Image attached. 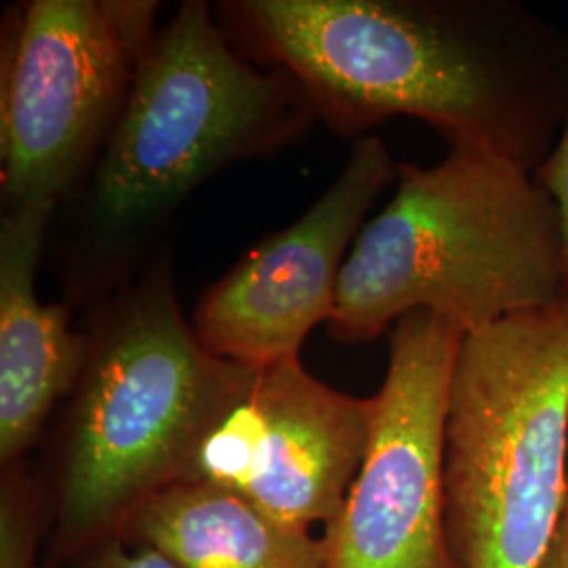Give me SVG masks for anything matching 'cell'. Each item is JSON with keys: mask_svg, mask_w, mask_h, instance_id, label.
<instances>
[{"mask_svg": "<svg viewBox=\"0 0 568 568\" xmlns=\"http://www.w3.org/2000/svg\"><path fill=\"white\" fill-rule=\"evenodd\" d=\"M312 116L286 72L255 68L206 2H182L143 53L102 148L93 217L108 234H133L220 169L288 142Z\"/></svg>", "mask_w": 568, "mask_h": 568, "instance_id": "cell-5", "label": "cell"}, {"mask_svg": "<svg viewBox=\"0 0 568 568\" xmlns=\"http://www.w3.org/2000/svg\"><path fill=\"white\" fill-rule=\"evenodd\" d=\"M253 368L215 356L166 276L124 293L87 337L61 436L55 549L81 556L182 483L204 434Z\"/></svg>", "mask_w": 568, "mask_h": 568, "instance_id": "cell-3", "label": "cell"}, {"mask_svg": "<svg viewBox=\"0 0 568 568\" xmlns=\"http://www.w3.org/2000/svg\"><path fill=\"white\" fill-rule=\"evenodd\" d=\"M539 568H568V497L560 525L556 528V535Z\"/></svg>", "mask_w": 568, "mask_h": 568, "instance_id": "cell-15", "label": "cell"}, {"mask_svg": "<svg viewBox=\"0 0 568 568\" xmlns=\"http://www.w3.org/2000/svg\"><path fill=\"white\" fill-rule=\"evenodd\" d=\"M373 417L375 396L326 386L300 356L253 368L183 480L236 493L286 528L325 530L363 466Z\"/></svg>", "mask_w": 568, "mask_h": 568, "instance_id": "cell-8", "label": "cell"}, {"mask_svg": "<svg viewBox=\"0 0 568 568\" xmlns=\"http://www.w3.org/2000/svg\"><path fill=\"white\" fill-rule=\"evenodd\" d=\"M77 558L74 568H180L161 551L129 544L122 537H112Z\"/></svg>", "mask_w": 568, "mask_h": 568, "instance_id": "cell-13", "label": "cell"}, {"mask_svg": "<svg viewBox=\"0 0 568 568\" xmlns=\"http://www.w3.org/2000/svg\"><path fill=\"white\" fill-rule=\"evenodd\" d=\"M396 169L386 143L361 138L337 180L295 224L246 253L204 293L192 316L204 347L251 368L300 356L307 333L328 323L345 253Z\"/></svg>", "mask_w": 568, "mask_h": 568, "instance_id": "cell-9", "label": "cell"}, {"mask_svg": "<svg viewBox=\"0 0 568 568\" xmlns=\"http://www.w3.org/2000/svg\"><path fill=\"white\" fill-rule=\"evenodd\" d=\"M119 537L180 568H325L323 537L286 528L236 493L196 480L152 495Z\"/></svg>", "mask_w": 568, "mask_h": 568, "instance_id": "cell-11", "label": "cell"}, {"mask_svg": "<svg viewBox=\"0 0 568 568\" xmlns=\"http://www.w3.org/2000/svg\"><path fill=\"white\" fill-rule=\"evenodd\" d=\"M39 499L26 480H4L0 501V568H37Z\"/></svg>", "mask_w": 568, "mask_h": 568, "instance_id": "cell-12", "label": "cell"}, {"mask_svg": "<svg viewBox=\"0 0 568 568\" xmlns=\"http://www.w3.org/2000/svg\"><path fill=\"white\" fill-rule=\"evenodd\" d=\"M53 206L4 209L0 222V462L32 447L79 382L87 335L37 295V267Z\"/></svg>", "mask_w": 568, "mask_h": 568, "instance_id": "cell-10", "label": "cell"}, {"mask_svg": "<svg viewBox=\"0 0 568 568\" xmlns=\"http://www.w3.org/2000/svg\"><path fill=\"white\" fill-rule=\"evenodd\" d=\"M156 7L142 0H30L16 11L0 70L7 209H55L105 145L156 34Z\"/></svg>", "mask_w": 568, "mask_h": 568, "instance_id": "cell-6", "label": "cell"}, {"mask_svg": "<svg viewBox=\"0 0 568 568\" xmlns=\"http://www.w3.org/2000/svg\"><path fill=\"white\" fill-rule=\"evenodd\" d=\"M532 175L558 206L568 253V114L548 159L532 171Z\"/></svg>", "mask_w": 568, "mask_h": 568, "instance_id": "cell-14", "label": "cell"}, {"mask_svg": "<svg viewBox=\"0 0 568 568\" xmlns=\"http://www.w3.org/2000/svg\"><path fill=\"white\" fill-rule=\"evenodd\" d=\"M568 497V291L464 337L445 424L459 568H539Z\"/></svg>", "mask_w": 568, "mask_h": 568, "instance_id": "cell-4", "label": "cell"}, {"mask_svg": "<svg viewBox=\"0 0 568 568\" xmlns=\"http://www.w3.org/2000/svg\"><path fill=\"white\" fill-rule=\"evenodd\" d=\"M225 18L314 116L366 138L394 116L535 171L568 114V30L520 0H241Z\"/></svg>", "mask_w": 568, "mask_h": 568, "instance_id": "cell-1", "label": "cell"}, {"mask_svg": "<svg viewBox=\"0 0 568 568\" xmlns=\"http://www.w3.org/2000/svg\"><path fill=\"white\" fill-rule=\"evenodd\" d=\"M464 337L429 312L389 328L365 459L321 535L325 568H459L445 514V424Z\"/></svg>", "mask_w": 568, "mask_h": 568, "instance_id": "cell-7", "label": "cell"}, {"mask_svg": "<svg viewBox=\"0 0 568 568\" xmlns=\"http://www.w3.org/2000/svg\"><path fill=\"white\" fill-rule=\"evenodd\" d=\"M396 183L345 257L326 323L333 339L365 344L413 312L469 335L565 297L560 213L532 171L450 145L434 166L398 163Z\"/></svg>", "mask_w": 568, "mask_h": 568, "instance_id": "cell-2", "label": "cell"}]
</instances>
